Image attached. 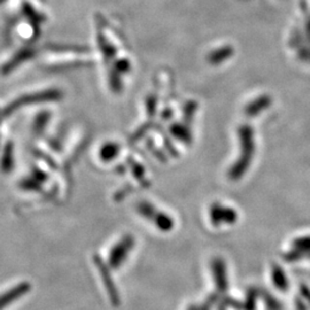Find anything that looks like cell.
<instances>
[{
	"mask_svg": "<svg viewBox=\"0 0 310 310\" xmlns=\"http://www.w3.org/2000/svg\"><path fill=\"white\" fill-rule=\"evenodd\" d=\"M95 265H97L98 270L100 271V273L102 274V282L105 284V287H106V290L109 294V299H111L113 304H119L120 302V296H119V292H117L116 287L114 285V282H113V279L111 277V273H109V270L106 267V264L104 263V262L99 259V257L95 256L94 259Z\"/></svg>",
	"mask_w": 310,
	"mask_h": 310,
	"instance_id": "7a4b0ae2",
	"label": "cell"
},
{
	"mask_svg": "<svg viewBox=\"0 0 310 310\" xmlns=\"http://www.w3.org/2000/svg\"><path fill=\"white\" fill-rule=\"evenodd\" d=\"M22 186H23V189L25 190H39L38 181L36 180H24L22 182Z\"/></svg>",
	"mask_w": 310,
	"mask_h": 310,
	"instance_id": "ba28073f",
	"label": "cell"
},
{
	"mask_svg": "<svg viewBox=\"0 0 310 310\" xmlns=\"http://www.w3.org/2000/svg\"><path fill=\"white\" fill-rule=\"evenodd\" d=\"M30 290H31V286H30L29 283H21L19 285L12 287L11 290H8L5 293H3L0 295V310L5 309L8 305L12 304V302L21 299Z\"/></svg>",
	"mask_w": 310,
	"mask_h": 310,
	"instance_id": "3957f363",
	"label": "cell"
},
{
	"mask_svg": "<svg viewBox=\"0 0 310 310\" xmlns=\"http://www.w3.org/2000/svg\"><path fill=\"white\" fill-rule=\"evenodd\" d=\"M153 223L156 225V228L160 229V231H164V232H168V231L174 228L173 218L168 216L167 214L160 212H158V214H156L155 218L153 220Z\"/></svg>",
	"mask_w": 310,
	"mask_h": 310,
	"instance_id": "8992f818",
	"label": "cell"
},
{
	"mask_svg": "<svg viewBox=\"0 0 310 310\" xmlns=\"http://www.w3.org/2000/svg\"><path fill=\"white\" fill-rule=\"evenodd\" d=\"M134 246V239L132 235H124L119 243L113 246L108 257V265L112 269H119L124 263L126 257Z\"/></svg>",
	"mask_w": 310,
	"mask_h": 310,
	"instance_id": "6da1fadb",
	"label": "cell"
},
{
	"mask_svg": "<svg viewBox=\"0 0 310 310\" xmlns=\"http://www.w3.org/2000/svg\"><path fill=\"white\" fill-rule=\"evenodd\" d=\"M137 211L143 217H145V218H147V220H150L152 222H153V220H154L156 214H158V212H159V211H156V208L153 206V204H151L150 202H147V201L139 202L137 204Z\"/></svg>",
	"mask_w": 310,
	"mask_h": 310,
	"instance_id": "52a82bcc",
	"label": "cell"
},
{
	"mask_svg": "<svg viewBox=\"0 0 310 310\" xmlns=\"http://www.w3.org/2000/svg\"><path fill=\"white\" fill-rule=\"evenodd\" d=\"M14 167V158H13V146L12 144H7L4 150L2 161H0V168L4 173H8Z\"/></svg>",
	"mask_w": 310,
	"mask_h": 310,
	"instance_id": "5b68a950",
	"label": "cell"
},
{
	"mask_svg": "<svg viewBox=\"0 0 310 310\" xmlns=\"http://www.w3.org/2000/svg\"><path fill=\"white\" fill-rule=\"evenodd\" d=\"M120 153V146L115 143H107L101 147L100 150V159L105 162H109V161L114 160Z\"/></svg>",
	"mask_w": 310,
	"mask_h": 310,
	"instance_id": "277c9868",
	"label": "cell"
},
{
	"mask_svg": "<svg viewBox=\"0 0 310 310\" xmlns=\"http://www.w3.org/2000/svg\"><path fill=\"white\" fill-rule=\"evenodd\" d=\"M132 171H133V176L137 178V180H143L144 177H145V175H144V173H145V170H144V168L142 167L141 164H138L137 162L134 163L132 165Z\"/></svg>",
	"mask_w": 310,
	"mask_h": 310,
	"instance_id": "9c48e42d",
	"label": "cell"
}]
</instances>
